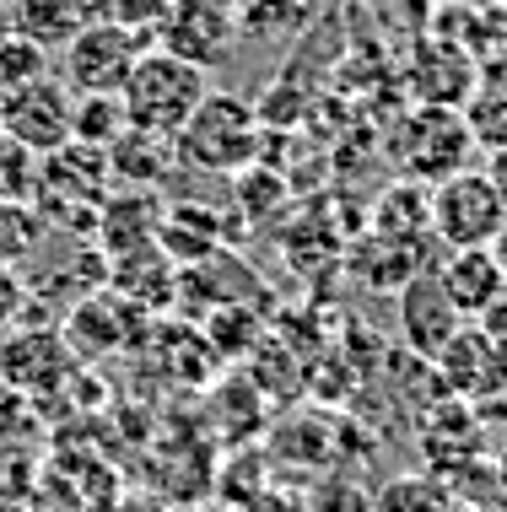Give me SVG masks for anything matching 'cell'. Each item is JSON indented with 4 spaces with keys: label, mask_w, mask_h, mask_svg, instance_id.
<instances>
[{
    "label": "cell",
    "mask_w": 507,
    "mask_h": 512,
    "mask_svg": "<svg viewBox=\"0 0 507 512\" xmlns=\"http://www.w3.org/2000/svg\"><path fill=\"white\" fill-rule=\"evenodd\" d=\"M265 146V119L238 92H205L184 130L173 135V157L200 173H243L259 162Z\"/></svg>",
    "instance_id": "cell-1"
},
{
    "label": "cell",
    "mask_w": 507,
    "mask_h": 512,
    "mask_svg": "<svg viewBox=\"0 0 507 512\" xmlns=\"http://www.w3.org/2000/svg\"><path fill=\"white\" fill-rule=\"evenodd\" d=\"M205 92H211V76H205L200 65H189V60H178V54L152 44L141 60H135L130 81L119 87V108H125L130 130L157 135V141H173Z\"/></svg>",
    "instance_id": "cell-2"
},
{
    "label": "cell",
    "mask_w": 507,
    "mask_h": 512,
    "mask_svg": "<svg viewBox=\"0 0 507 512\" xmlns=\"http://www.w3.org/2000/svg\"><path fill=\"white\" fill-rule=\"evenodd\" d=\"M152 49L141 33L119 22H87L71 44L60 49V81L71 87V98H119V87L130 81L135 60Z\"/></svg>",
    "instance_id": "cell-3"
},
{
    "label": "cell",
    "mask_w": 507,
    "mask_h": 512,
    "mask_svg": "<svg viewBox=\"0 0 507 512\" xmlns=\"http://www.w3.org/2000/svg\"><path fill=\"white\" fill-rule=\"evenodd\" d=\"M427 200H432V238L443 248H491V238L507 221V205L497 184L486 178V168H459L437 178Z\"/></svg>",
    "instance_id": "cell-4"
},
{
    "label": "cell",
    "mask_w": 507,
    "mask_h": 512,
    "mask_svg": "<svg viewBox=\"0 0 507 512\" xmlns=\"http://www.w3.org/2000/svg\"><path fill=\"white\" fill-rule=\"evenodd\" d=\"M405 87L421 108H464L481 87V65L475 54L448 33H427L405 60Z\"/></svg>",
    "instance_id": "cell-5"
},
{
    "label": "cell",
    "mask_w": 507,
    "mask_h": 512,
    "mask_svg": "<svg viewBox=\"0 0 507 512\" xmlns=\"http://www.w3.org/2000/svg\"><path fill=\"white\" fill-rule=\"evenodd\" d=\"M0 135L17 141L22 151H33L38 162L54 157L60 146H71V135H76V98H71V87H65L60 76H38L33 87L6 108Z\"/></svg>",
    "instance_id": "cell-6"
},
{
    "label": "cell",
    "mask_w": 507,
    "mask_h": 512,
    "mask_svg": "<svg viewBox=\"0 0 507 512\" xmlns=\"http://www.w3.org/2000/svg\"><path fill=\"white\" fill-rule=\"evenodd\" d=\"M232 38H238L232 6H222V0H173L168 22L157 27L152 44L178 54V60H189V65H200V71L211 76L232 54Z\"/></svg>",
    "instance_id": "cell-7"
},
{
    "label": "cell",
    "mask_w": 507,
    "mask_h": 512,
    "mask_svg": "<svg viewBox=\"0 0 507 512\" xmlns=\"http://www.w3.org/2000/svg\"><path fill=\"white\" fill-rule=\"evenodd\" d=\"M470 151H475V135L464 124V108H421L416 103V119H410V141H405V173L410 178H437L470 168Z\"/></svg>",
    "instance_id": "cell-8"
},
{
    "label": "cell",
    "mask_w": 507,
    "mask_h": 512,
    "mask_svg": "<svg viewBox=\"0 0 507 512\" xmlns=\"http://www.w3.org/2000/svg\"><path fill=\"white\" fill-rule=\"evenodd\" d=\"M464 324H470V318L454 308V297H448L443 281H437V270H416L400 286V335H405V345L416 356L432 362Z\"/></svg>",
    "instance_id": "cell-9"
},
{
    "label": "cell",
    "mask_w": 507,
    "mask_h": 512,
    "mask_svg": "<svg viewBox=\"0 0 507 512\" xmlns=\"http://www.w3.org/2000/svg\"><path fill=\"white\" fill-rule=\"evenodd\" d=\"M0 378L17 394H49L71 378V340L60 329H17L0 340Z\"/></svg>",
    "instance_id": "cell-10"
},
{
    "label": "cell",
    "mask_w": 507,
    "mask_h": 512,
    "mask_svg": "<svg viewBox=\"0 0 507 512\" xmlns=\"http://www.w3.org/2000/svg\"><path fill=\"white\" fill-rule=\"evenodd\" d=\"M432 367L443 372V383L459 399H491L497 389H507V356L475 324H464L459 335L432 356Z\"/></svg>",
    "instance_id": "cell-11"
},
{
    "label": "cell",
    "mask_w": 507,
    "mask_h": 512,
    "mask_svg": "<svg viewBox=\"0 0 507 512\" xmlns=\"http://www.w3.org/2000/svg\"><path fill=\"white\" fill-rule=\"evenodd\" d=\"M437 281L448 286V297H454V308L464 318H481L491 302L507 292L502 265H497L491 248H448L443 265H437Z\"/></svg>",
    "instance_id": "cell-12"
},
{
    "label": "cell",
    "mask_w": 507,
    "mask_h": 512,
    "mask_svg": "<svg viewBox=\"0 0 507 512\" xmlns=\"http://www.w3.org/2000/svg\"><path fill=\"white\" fill-rule=\"evenodd\" d=\"M373 232L389 243H421L432 238V200L427 189H416V178L410 184H394L389 195L373 205Z\"/></svg>",
    "instance_id": "cell-13"
},
{
    "label": "cell",
    "mask_w": 507,
    "mask_h": 512,
    "mask_svg": "<svg viewBox=\"0 0 507 512\" xmlns=\"http://www.w3.org/2000/svg\"><path fill=\"white\" fill-rule=\"evenodd\" d=\"M6 27H11V33H22L27 44L49 49V54H60L81 33L71 0H11V22Z\"/></svg>",
    "instance_id": "cell-14"
},
{
    "label": "cell",
    "mask_w": 507,
    "mask_h": 512,
    "mask_svg": "<svg viewBox=\"0 0 507 512\" xmlns=\"http://www.w3.org/2000/svg\"><path fill=\"white\" fill-rule=\"evenodd\" d=\"M38 76H49V49L27 44L22 33L6 27V33H0V119H6V108L17 103Z\"/></svg>",
    "instance_id": "cell-15"
},
{
    "label": "cell",
    "mask_w": 507,
    "mask_h": 512,
    "mask_svg": "<svg viewBox=\"0 0 507 512\" xmlns=\"http://www.w3.org/2000/svg\"><path fill=\"white\" fill-rule=\"evenodd\" d=\"M464 49L475 54V65H481V81L507 76V0L470 11V27H464Z\"/></svg>",
    "instance_id": "cell-16"
},
{
    "label": "cell",
    "mask_w": 507,
    "mask_h": 512,
    "mask_svg": "<svg viewBox=\"0 0 507 512\" xmlns=\"http://www.w3.org/2000/svg\"><path fill=\"white\" fill-rule=\"evenodd\" d=\"M464 124H470L475 146H486V151L507 146V76H491L475 87V98L464 103Z\"/></svg>",
    "instance_id": "cell-17"
},
{
    "label": "cell",
    "mask_w": 507,
    "mask_h": 512,
    "mask_svg": "<svg viewBox=\"0 0 507 512\" xmlns=\"http://www.w3.org/2000/svg\"><path fill=\"white\" fill-rule=\"evenodd\" d=\"M38 238H44V216L17 195H0V265L22 270V259H33Z\"/></svg>",
    "instance_id": "cell-18"
},
{
    "label": "cell",
    "mask_w": 507,
    "mask_h": 512,
    "mask_svg": "<svg viewBox=\"0 0 507 512\" xmlns=\"http://www.w3.org/2000/svg\"><path fill=\"white\" fill-rule=\"evenodd\" d=\"M448 507H454V491L432 475H394L373 502V512H448Z\"/></svg>",
    "instance_id": "cell-19"
},
{
    "label": "cell",
    "mask_w": 507,
    "mask_h": 512,
    "mask_svg": "<svg viewBox=\"0 0 507 512\" xmlns=\"http://www.w3.org/2000/svg\"><path fill=\"white\" fill-rule=\"evenodd\" d=\"M125 108H119V98H76V135L71 141H87V146H114L119 135H125Z\"/></svg>",
    "instance_id": "cell-20"
},
{
    "label": "cell",
    "mask_w": 507,
    "mask_h": 512,
    "mask_svg": "<svg viewBox=\"0 0 507 512\" xmlns=\"http://www.w3.org/2000/svg\"><path fill=\"white\" fill-rule=\"evenodd\" d=\"M168 11H173V0H108V22H119V27H130V33H141L146 44H152L157 27L168 22Z\"/></svg>",
    "instance_id": "cell-21"
},
{
    "label": "cell",
    "mask_w": 507,
    "mask_h": 512,
    "mask_svg": "<svg viewBox=\"0 0 507 512\" xmlns=\"http://www.w3.org/2000/svg\"><path fill=\"white\" fill-rule=\"evenodd\" d=\"M22 308H27V275L17 265H0V335L11 324H22Z\"/></svg>",
    "instance_id": "cell-22"
},
{
    "label": "cell",
    "mask_w": 507,
    "mask_h": 512,
    "mask_svg": "<svg viewBox=\"0 0 507 512\" xmlns=\"http://www.w3.org/2000/svg\"><path fill=\"white\" fill-rule=\"evenodd\" d=\"M470 324L481 329V335H486V340H491V345H497V351L507 356V292H502L497 302H491V308H486L481 318H470Z\"/></svg>",
    "instance_id": "cell-23"
},
{
    "label": "cell",
    "mask_w": 507,
    "mask_h": 512,
    "mask_svg": "<svg viewBox=\"0 0 507 512\" xmlns=\"http://www.w3.org/2000/svg\"><path fill=\"white\" fill-rule=\"evenodd\" d=\"M486 178L497 184V195H502V205H507V146H497V151L486 157Z\"/></svg>",
    "instance_id": "cell-24"
},
{
    "label": "cell",
    "mask_w": 507,
    "mask_h": 512,
    "mask_svg": "<svg viewBox=\"0 0 507 512\" xmlns=\"http://www.w3.org/2000/svg\"><path fill=\"white\" fill-rule=\"evenodd\" d=\"M491 254H497V265H502V281H507V221H502V232L491 238Z\"/></svg>",
    "instance_id": "cell-25"
},
{
    "label": "cell",
    "mask_w": 507,
    "mask_h": 512,
    "mask_svg": "<svg viewBox=\"0 0 507 512\" xmlns=\"http://www.w3.org/2000/svg\"><path fill=\"white\" fill-rule=\"evenodd\" d=\"M6 22H11V0H0V33H6Z\"/></svg>",
    "instance_id": "cell-26"
},
{
    "label": "cell",
    "mask_w": 507,
    "mask_h": 512,
    "mask_svg": "<svg viewBox=\"0 0 507 512\" xmlns=\"http://www.w3.org/2000/svg\"><path fill=\"white\" fill-rule=\"evenodd\" d=\"M0 512H17V507H6V502H0Z\"/></svg>",
    "instance_id": "cell-27"
},
{
    "label": "cell",
    "mask_w": 507,
    "mask_h": 512,
    "mask_svg": "<svg viewBox=\"0 0 507 512\" xmlns=\"http://www.w3.org/2000/svg\"><path fill=\"white\" fill-rule=\"evenodd\" d=\"M448 512H459V507H448Z\"/></svg>",
    "instance_id": "cell-28"
}]
</instances>
